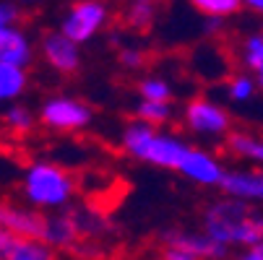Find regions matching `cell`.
Here are the masks:
<instances>
[{
	"label": "cell",
	"instance_id": "10",
	"mask_svg": "<svg viewBox=\"0 0 263 260\" xmlns=\"http://www.w3.org/2000/svg\"><path fill=\"white\" fill-rule=\"evenodd\" d=\"M45 221L47 216L40 213V208H21L13 203L0 201V224L16 237H40L45 234Z\"/></svg>",
	"mask_w": 263,
	"mask_h": 260
},
{
	"label": "cell",
	"instance_id": "3",
	"mask_svg": "<svg viewBox=\"0 0 263 260\" xmlns=\"http://www.w3.org/2000/svg\"><path fill=\"white\" fill-rule=\"evenodd\" d=\"M76 182L73 177L52 164V162H34L24 169L21 177V195L29 206L40 211H60L73 201Z\"/></svg>",
	"mask_w": 263,
	"mask_h": 260
},
{
	"label": "cell",
	"instance_id": "1",
	"mask_svg": "<svg viewBox=\"0 0 263 260\" xmlns=\"http://www.w3.org/2000/svg\"><path fill=\"white\" fill-rule=\"evenodd\" d=\"M120 146L125 154H130L138 162H146L159 169H175V172L180 169L187 148H191L180 135L164 133L159 130V125H152L141 117L130 120L123 128Z\"/></svg>",
	"mask_w": 263,
	"mask_h": 260
},
{
	"label": "cell",
	"instance_id": "16",
	"mask_svg": "<svg viewBox=\"0 0 263 260\" xmlns=\"http://www.w3.org/2000/svg\"><path fill=\"white\" fill-rule=\"evenodd\" d=\"M55 250L40 237H18L8 260H50Z\"/></svg>",
	"mask_w": 263,
	"mask_h": 260
},
{
	"label": "cell",
	"instance_id": "19",
	"mask_svg": "<svg viewBox=\"0 0 263 260\" xmlns=\"http://www.w3.org/2000/svg\"><path fill=\"white\" fill-rule=\"evenodd\" d=\"M255 91H258V84H255V76H232L230 78V84H227V96H230V102H235V104H245V102H250L253 96H255Z\"/></svg>",
	"mask_w": 263,
	"mask_h": 260
},
{
	"label": "cell",
	"instance_id": "4",
	"mask_svg": "<svg viewBox=\"0 0 263 260\" xmlns=\"http://www.w3.org/2000/svg\"><path fill=\"white\" fill-rule=\"evenodd\" d=\"M107 21H109V11L104 0H76L65 11L60 21V31L68 34L70 39H76L79 45H86L107 26Z\"/></svg>",
	"mask_w": 263,
	"mask_h": 260
},
{
	"label": "cell",
	"instance_id": "12",
	"mask_svg": "<svg viewBox=\"0 0 263 260\" xmlns=\"http://www.w3.org/2000/svg\"><path fill=\"white\" fill-rule=\"evenodd\" d=\"M0 60L6 63H16L29 68L34 60V45L29 39V34L18 29V24L13 26H0Z\"/></svg>",
	"mask_w": 263,
	"mask_h": 260
},
{
	"label": "cell",
	"instance_id": "5",
	"mask_svg": "<svg viewBox=\"0 0 263 260\" xmlns=\"http://www.w3.org/2000/svg\"><path fill=\"white\" fill-rule=\"evenodd\" d=\"M40 123L58 133H76L91 125V109L76 96H50L40 107Z\"/></svg>",
	"mask_w": 263,
	"mask_h": 260
},
{
	"label": "cell",
	"instance_id": "27",
	"mask_svg": "<svg viewBox=\"0 0 263 260\" xmlns=\"http://www.w3.org/2000/svg\"><path fill=\"white\" fill-rule=\"evenodd\" d=\"M242 257H245V260H263V239H258L255 245L245 247V250H242Z\"/></svg>",
	"mask_w": 263,
	"mask_h": 260
},
{
	"label": "cell",
	"instance_id": "9",
	"mask_svg": "<svg viewBox=\"0 0 263 260\" xmlns=\"http://www.w3.org/2000/svg\"><path fill=\"white\" fill-rule=\"evenodd\" d=\"M177 172H180L185 179H191V182L201 185V188H219L221 179H224V172H227V169H224L221 162H219L214 154H209L206 148L191 146Z\"/></svg>",
	"mask_w": 263,
	"mask_h": 260
},
{
	"label": "cell",
	"instance_id": "31",
	"mask_svg": "<svg viewBox=\"0 0 263 260\" xmlns=\"http://www.w3.org/2000/svg\"><path fill=\"white\" fill-rule=\"evenodd\" d=\"M148 3H162V0H148Z\"/></svg>",
	"mask_w": 263,
	"mask_h": 260
},
{
	"label": "cell",
	"instance_id": "17",
	"mask_svg": "<svg viewBox=\"0 0 263 260\" xmlns=\"http://www.w3.org/2000/svg\"><path fill=\"white\" fill-rule=\"evenodd\" d=\"M172 104L170 102H157V99H141L136 104V117L146 120V123H152V125H167L170 117H172Z\"/></svg>",
	"mask_w": 263,
	"mask_h": 260
},
{
	"label": "cell",
	"instance_id": "22",
	"mask_svg": "<svg viewBox=\"0 0 263 260\" xmlns=\"http://www.w3.org/2000/svg\"><path fill=\"white\" fill-rule=\"evenodd\" d=\"M3 120L16 133H29L34 128V123H36L34 120V112H31L29 107H24V104H11L6 112H3Z\"/></svg>",
	"mask_w": 263,
	"mask_h": 260
},
{
	"label": "cell",
	"instance_id": "2",
	"mask_svg": "<svg viewBox=\"0 0 263 260\" xmlns=\"http://www.w3.org/2000/svg\"><path fill=\"white\" fill-rule=\"evenodd\" d=\"M203 232L227 247H250L263 239V216L253 213L248 201L227 195L203 213Z\"/></svg>",
	"mask_w": 263,
	"mask_h": 260
},
{
	"label": "cell",
	"instance_id": "28",
	"mask_svg": "<svg viewBox=\"0 0 263 260\" xmlns=\"http://www.w3.org/2000/svg\"><path fill=\"white\" fill-rule=\"evenodd\" d=\"M245 8H250L253 13L263 16V0H245Z\"/></svg>",
	"mask_w": 263,
	"mask_h": 260
},
{
	"label": "cell",
	"instance_id": "25",
	"mask_svg": "<svg viewBox=\"0 0 263 260\" xmlns=\"http://www.w3.org/2000/svg\"><path fill=\"white\" fill-rule=\"evenodd\" d=\"M16 234H11L3 224H0V257H8L11 255V250L16 247Z\"/></svg>",
	"mask_w": 263,
	"mask_h": 260
},
{
	"label": "cell",
	"instance_id": "23",
	"mask_svg": "<svg viewBox=\"0 0 263 260\" xmlns=\"http://www.w3.org/2000/svg\"><path fill=\"white\" fill-rule=\"evenodd\" d=\"M242 63L253 73L263 70V31L260 34H250L245 39V45H242Z\"/></svg>",
	"mask_w": 263,
	"mask_h": 260
},
{
	"label": "cell",
	"instance_id": "21",
	"mask_svg": "<svg viewBox=\"0 0 263 260\" xmlns=\"http://www.w3.org/2000/svg\"><path fill=\"white\" fill-rule=\"evenodd\" d=\"M154 16H157V3H148V0H133V3L128 6V11H125V18L133 29L152 26Z\"/></svg>",
	"mask_w": 263,
	"mask_h": 260
},
{
	"label": "cell",
	"instance_id": "20",
	"mask_svg": "<svg viewBox=\"0 0 263 260\" xmlns=\"http://www.w3.org/2000/svg\"><path fill=\"white\" fill-rule=\"evenodd\" d=\"M141 99H157V102H170L172 99V86L162 76H143L138 84Z\"/></svg>",
	"mask_w": 263,
	"mask_h": 260
},
{
	"label": "cell",
	"instance_id": "15",
	"mask_svg": "<svg viewBox=\"0 0 263 260\" xmlns=\"http://www.w3.org/2000/svg\"><path fill=\"white\" fill-rule=\"evenodd\" d=\"M227 148L242 162L263 167V138L255 133H230Z\"/></svg>",
	"mask_w": 263,
	"mask_h": 260
},
{
	"label": "cell",
	"instance_id": "30",
	"mask_svg": "<svg viewBox=\"0 0 263 260\" xmlns=\"http://www.w3.org/2000/svg\"><path fill=\"white\" fill-rule=\"evenodd\" d=\"M255 84H258V91H263V70L255 73Z\"/></svg>",
	"mask_w": 263,
	"mask_h": 260
},
{
	"label": "cell",
	"instance_id": "13",
	"mask_svg": "<svg viewBox=\"0 0 263 260\" xmlns=\"http://www.w3.org/2000/svg\"><path fill=\"white\" fill-rule=\"evenodd\" d=\"M79 237V224L76 218L68 213H52L45 221V234L42 239L58 252V250H68Z\"/></svg>",
	"mask_w": 263,
	"mask_h": 260
},
{
	"label": "cell",
	"instance_id": "24",
	"mask_svg": "<svg viewBox=\"0 0 263 260\" xmlns=\"http://www.w3.org/2000/svg\"><path fill=\"white\" fill-rule=\"evenodd\" d=\"M21 21V6L16 0H0V26H13Z\"/></svg>",
	"mask_w": 263,
	"mask_h": 260
},
{
	"label": "cell",
	"instance_id": "32",
	"mask_svg": "<svg viewBox=\"0 0 263 260\" xmlns=\"http://www.w3.org/2000/svg\"><path fill=\"white\" fill-rule=\"evenodd\" d=\"M260 31H263V29H260Z\"/></svg>",
	"mask_w": 263,
	"mask_h": 260
},
{
	"label": "cell",
	"instance_id": "8",
	"mask_svg": "<svg viewBox=\"0 0 263 260\" xmlns=\"http://www.w3.org/2000/svg\"><path fill=\"white\" fill-rule=\"evenodd\" d=\"M40 50H42L45 63L52 70L63 73V76H70V73H76L81 68V45L76 39H70L68 34H63L60 29L42 36Z\"/></svg>",
	"mask_w": 263,
	"mask_h": 260
},
{
	"label": "cell",
	"instance_id": "11",
	"mask_svg": "<svg viewBox=\"0 0 263 260\" xmlns=\"http://www.w3.org/2000/svg\"><path fill=\"white\" fill-rule=\"evenodd\" d=\"M219 188L230 198H240L248 203H263V167L224 172V179Z\"/></svg>",
	"mask_w": 263,
	"mask_h": 260
},
{
	"label": "cell",
	"instance_id": "18",
	"mask_svg": "<svg viewBox=\"0 0 263 260\" xmlns=\"http://www.w3.org/2000/svg\"><path fill=\"white\" fill-rule=\"evenodd\" d=\"M187 3H191L198 13H203V16L230 18L245 6V0H187Z\"/></svg>",
	"mask_w": 263,
	"mask_h": 260
},
{
	"label": "cell",
	"instance_id": "7",
	"mask_svg": "<svg viewBox=\"0 0 263 260\" xmlns=\"http://www.w3.org/2000/svg\"><path fill=\"white\" fill-rule=\"evenodd\" d=\"M230 247L201 232H167L164 257L167 260H198V257H227Z\"/></svg>",
	"mask_w": 263,
	"mask_h": 260
},
{
	"label": "cell",
	"instance_id": "26",
	"mask_svg": "<svg viewBox=\"0 0 263 260\" xmlns=\"http://www.w3.org/2000/svg\"><path fill=\"white\" fill-rule=\"evenodd\" d=\"M120 63H123L125 68H138V65L143 63V55H141L136 47H125V50H120Z\"/></svg>",
	"mask_w": 263,
	"mask_h": 260
},
{
	"label": "cell",
	"instance_id": "6",
	"mask_svg": "<svg viewBox=\"0 0 263 260\" xmlns=\"http://www.w3.org/2000/svg\"><path fill=\"white\" fill-rule=\"evenodd\" d=\"M182 123H185L187 133H193L198 138H221L232 128L227 109L211 99H203V96L187 102L185 112H182Z\"/></svg>",
	"mask_w": 263,
	"mask_h": 260
},
{
	"label": "cell",
	"instance_id": "14",
	"mask_svg": "<svg viewBox=\"0 0 263 260\" xmlns=\"http://www.w3.org/2000/svg\"><path fill=\"white\" fill-rule=\"evenodd\" d=\"M29 86V73L24 65L0 60V104H11L21 99V94Z\"/></svg>",
	"mask_w": 263,
	"mask_h": 260
},
{
	"label": "cell",
	"instance_id": "29",
	"mask_svg": "<svg viewBox=\"0 0 263 260\" xmlns=\"http://www.w3.org/2000/svg\"><path fill=\"white\" fill-rule=\"evenodd\" d=\"M18 3H24V6H42V3H47V0H18Z\"/></svg>",
	"mask_w": 263,
	"mask_h": 260
}]
</instances>
